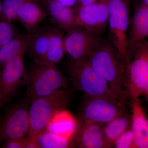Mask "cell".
I'll return each mask as SVG.
<instances>
[{
    "label": "cell",
    "mask_w": 148,
    "mask_h": 148,
    "mask_svg": "<svg viewBox=\"0 0 148 148\" xmlns=\"http://www.w3.org/2000/svg\"><path fill=\"white\" fill-rule=\"evenodd\" d=\"M94 71L107 81L112 90L125 103L127 93L123 61L110 41L101 40L87 58Z\"/></svg>",
    "instance_id": "obj_1"
},
{
    "label": "cell",
    "mask_w": 148,
    "mask_h": 148,
    "mask_svg": "<svg viewBox=\"0 0 148 148\" xmlns=\"http://www.w3.org/2000/svg\"><path fill=\"white\" fill-rule=\"evenodd\" d=\"M127 93L131 99L148 94V41L128 44L123 62Z\"/></svg>",
    "instance_id": "obj_2"
},
{
    "label": "cell",
    "mask_w": 148,
    "mask_h": 148,
    "mask_svg": "<svg viewBox=\"0 0 148 148\" xmlns=\"http://www.w3.org/2000/svg\"><path fill=\"white\" fill-rule=\"evenodd\" d=\"M27 95L29 100L50 95L67 88L70 79L56 66H50L34 61L26 70Z\"/></svg>",
    "instance_id": "obj_3"
},
{
    "label": "cell",
    "mask_w": 148,
    "mask_h": 148,
    "mask_svg": "<svg viewBox=\"0 0 148 148\" xmlns=\"http://www.w3.org/2000/svg\"><path fill=\"white\" fill-rule=\"evenodd\" d=\"M71 97V91L66 88L31 100L29 110V136L34 137L45 130L53 116L58 111L66 109Z\"/></svg>",
    "instance_id": "obj_4"
},
{
    "label": "cell",
    "mask_w": 148,
    "mask_h": 148,
    "mask_svg": "<svg viewBox=\"0 0 148 148\" xmlns=\"http://www.w3.org/2000/svg\"><path fill=\"white\" fill-rule=\"evenodd\" d=\"M70 81L85 95L113 99L125 104L110 87L106 80L94 71L87 59L72 62L69 70Z\"/></svg>",
    "instance_id": "obj_5"
},
{
    "label": "cell",
    "mask_w": 148,
    "mask_h": 148,
    "mask_svg": "<svg viewBox=\"0 0 148 148\" xmlns=\"http://www.w3.org/2000/svg\"><path fill=\"white\" fill-rule=\"evenodd\" d=\"M30 102L27 95L0 114V146L9 140L21 139L29 134Z\"/></svg>",
    "instance_id": "obj_6"
},
{
    "label": "cell",
    "mask_w": 148,
    "mask_h": 148,
    "mask_svg": "<svg viewBox=\"0 0 148 148\" xmlns=\"http://www.w3.org/2000/svg\"><path fill=\"white\" fill-rule=\"evenodd\" d=\"M110 42L119 57L125 61L127 53V30L130 24L129 0H107Z\"/></svg>",
    "instance_id": "obj_7"
},
{
    "label": "cell",
    "mask_w": 148,
    "mask_h": 148,
    "mask_svg": "<svg viewBox=\"0 0 148 148\" xmlns=\"http://www.w3.org/2000/svg\"><path fill=\"white\" fill-rule=\"evenodd\" d=\"M121 101L85 95L81 110L83 122L105 124L125 111Z\"/></svg>",
    "instance_id": "obj_8"
},
{
    "label": "cell",
    "mask_w": 148,
    "mask_h": 148,
    "mask_svg": "<svg viewBox=\"0 0 148 148\" xmlns=\"http://www.w3.org/2000/svg\"><path fill=\"white\" fill-rule=\"evenodd\" d=\"M66 32L64 36L65 53L72 62L87 59L102 39L100 35L79 26L73 27Z\"/></svg>",
    "instance_id": "obj_9"
},
{
    "label": "cell",
    "mask_w": 148,
    "mask_h": 148,
    "mask_svg": "<svg viewBox=\"0 0 148 148\" xmlns=\"http://www.w3.org/2000/svg\"><path fill=\"white\" fill-rule=\"evenodd\" d=\"M26 52L22 51L0 70V109L12 99L22 84L26 82L24 60Z\"/></svg>",
    "instance_id": "obj_10"
},
{
    "label": "cell",
    "mask_w": 148,
    "mask_h": 148,
    "mask_svg": "<svg viewBox=\"0 0 148 148\" xmlns=\"http://www.w3.org/2000/svg\"><path fill=\"white\" fill-rule=\"evenodd\" d=\"M75 9V26L83 27L97 34L100 35L104 32L109 18L107 0H98L90 4L78 7Z\"/></svg>",
    "instance_id": "obj_11"
},
{
    "label": "cell",
    "mask_w": 148,
    "mask_h": 148,
    "mask_svg": "<svg viewBox=\"0 0 148 148\" xmlns=\"http://www.w3.org/2000/svg\"><path fill=\"white\" fill-rule=\"evenodd\" d=\"M104 126V124L83 122L75 137L76 145L80 148H107Z\"/></svg>",
    "instance_id": "obj_12"
},
{
    "label": "cell",
    "mask_w": 148,
    "mask_h": 148,
    "mask_svg": "<svg viewBox=\"0 0 148 148\" xmlns=\"http://www.w3.org/2000/svg\"><path fill=\"white\" fill-rule=\"evenodd\" d=\"M131 126L134 148H148V120L139 98L131 99Z\"/></svg>",
    "instance_id": "obj_13"
},
{
    "label": "cell",
    "mask_w": 148,
    "mask_h": 148,
    "mask_svg": "<svg viewBox=\"0 0 148 148\" xmlns=\"http://www.w3.org/2000/svg\"><path fill=\"white\" fill-rule=\"evenodd\" d=\"M44 4L48 14L58 29L67 32L75 26V9L62 4L57 0H45Z\"/></svg>",
    "instance_id": "obj_14"
},
{
    "label": "cell",
    "mask_w": 148,
    "mask_h": 148,
    "mask_svg": "<svg viewBox=\"0 0 148 148\" xmlns=\"http://www.w3.org/2000/svg\"><path fill=\"white\" fill-rule=\"evenodd\" d=\"M42 3L29 2L18 9L17 19L29 32L38 28V27L47 16L48 13Z\"/></svg>",
    "instance_id": "obj_15"
},
{
    "label": "cell",
    "mask_w": 148,
    "mask_h": 148,
    "mask_svg": "<svg viewBox=\"0 0 148 148\" xmlns=\"http://www.w3.org/2000/svg\"><path fill=\"white\" fill-rule=\"evenodd\" d=\"M79 125L75 117L66 109L53 116L46 130L67 138L75 139Z\"/></svg>",
    "instance_id": "obj_16"
},
{
    "label": "cell",
    "mask_w": 148,
    "mask_h": 148,
    "mask_svg": "<svg viewBox=\"0 0 148 148\" xmlns=\"http://www.w3.org/2000/svg\"><path fill=\"white\" fill-rule=\"evenodd\" d=\"M51 28L48 27L37 28L27 35L26 51L34 61L40 62L47 52Z\"/></svg>",
    "instance_id": "obj_17"
},
{
    "label": "cell",
    "mask_w": 148,
    "mask_h": 148,
    "mask_svg": "<svg viewBox=\"0 0 148 148\" xmlns=\"http://www.w3.org/2000/svg\"><path fill=\"white\" fill-rule=\"evenodd\" d=\"M127 35L128 44L138 42L148 38V7L137 4Z\"/></svg>",
    "instance_id": "obj_18"
},
{
    "label": "cell",
    "mask_w": 148,
    "mask_h": 148,
    "mask_svg": "<svg viewBox=\"0 0 148 148\" xmlns=\"http://www.w3.org/2000/svg\"><path fill=\"white\" fill-rule=\"evenodd\" d=\"M63 31L58 28H52L47 52L40 63L50 66H56L65 53Z\"/></svg>",
    "instance_id": "obj_19"
},
{
    "label": "cell",
    "mask_w": 148,
    "mask_h": 148,
    "mask_svg": "<svg viewBox=\"0 0 148 148\" xmlns=\"http://www.w3.org/2000/svg\"><path fill=\"white\" fill-rule=\"evenodd\" d=\"M130 125L131 116L125 110L104 124V133L107 148L112 147L117 138L130 127Z\"/></svg>",
    "instance_id": "obj_20"
},
{
    "label": "cell",
    "mask_w": 148,
    "mask_h": 148,
    "mask_svg": "<svg viewBox=\"0 0 148 148\" xmlns=\"http://www.w3.org/2000/svg\"><path fill=\"white\" fill-rule=\"evenodd\" d=\"M39 148L73 147L75 139L45 130L34 137Z\"/></svg>",
    "instance_id": "obj_21"
},
{
    "label": "cell",
    "mask_w": 148,
    "mask_h": 148,
    "mask_svg": "<svg viewBox=\"0 0 148 148\" xmlns=\"http://www.w3.org/2000/svg\"><path fill=\"white\" fill-rule=\"evenodd\" d=\"M27 42V36L18 35L0 47V70L8 61L26 51Z\"/></svg>",
    "instance_id": "obj_22"
},
{
    "label": "cell",
    "mask_w": 148,
    "mask_h": 148,
    "mask_svg": "<svg viewBox=\"0 0 148 148\" xmlns=\"http://www.w3.org/2000/svg\"><path fill=\"white\" fill-rule=\"evenodd\" d=\"M45 0H4L2 18L11 22L17 19V12L19 8L29 2H37L45 3Z\"/></svg>",
    "instance_id": "obj_23"
},
{
    "label": "cell",
    "mask_w": 148,
    "mask_h": 148,
    "mask_svg": "<svg viewBox=\"0 0 148 148\" xmlns=\"http://www.w3.org/2000/svg\"><path fill=\"white\" fill-rule=\"evenodd\" d=\"M18 36L16 29L11 22L0 20V47Z\"/></svg>",
    "instance_id": "obj_24"
},
{
    "label": "cell",
    "mask_w": 148,
    "mask_h": 148,
    "mask_svg": "<svg viewBox=\"0 0 148 148\" xmlns=\"http://www.w3.org/2000/svg\"><path fill=\"white\" fill-rule=\"evenodd\" d=\"M134 138L131 126L120 135L114 143L116 148H134Z\"/></svg>",
    "instance_id": "obj_25"
},
{
    "label": "cell",
    "mask_w": 148,
    "mask_h": 148,
    "mask_svg": "<svg viewBox=\"0 0 148 148\" xmlns=\"http://www.w3.org/2000/svg\"><path fill=\"white\" fill-rule=\"evenodd\" d=\"M23 138L9 140L1 146L3 148H24Z\"/></svg>",
    "instance_id": "obj_26"
},
{
    "label": "cell",
    "mask_w": 148,
    "mask_h": 148,
    "mask_svg": "<svg viewBox=\"0 0 148 148\" xmlns=\"http://www.w3.org/2000/svg\"><path fill=\"white\" fill-rule=\"evenodd\" d=\"M24 148H39L34 137L29 136L23 138Z\"/></svg>",
    "instance_id": "obj_27"
},
{
    "label": "cell",
    "mask_w": 148,
    "mask_h": 148,
    "mask_svg": "<svg viewBox=\"0 0 148 148\" xmlns=\"http://www.w3.org/2000/svg\"><path fill=\"white\" fill-rule=\"evenodd\" d=\"M57 1L66 6L72 8L77 5L78 0H57Z\"/></svg>",
    "instance_id": "obj_28"
},
{
    "label": "cell",
    "mask_w": 148,
    "mask_h": 148,
    "mask_svg": "<svg viewBox=\"0 0 148 148\" xmlns=\"http://www.w3.org/2000/svg\"><path fill=\"white\" fill-rule=\"evenodd\" d=\"M97 1L98 0H78L77 7L82 6L88 5L95 2Z\"/></svg>",
    "instance_id": "obj_29"
},
{
    "label": "cell",
    "mask_w": 148,
    "mask_h": 148,
    "mask_svg": "<svg viewBox=\"0 0 148 148\" xmlns=\"http://www.w3.org/2000/svg\"><path fill=\"white\" fill-rule=\"evenodd\" d=\"M136 4H142L148 7V0H135Z\"/></svg>",
    "instance_id": "obj_30"
},
{
    "label": "cell",
    "mask_w": 148,
    "mask_h": 148,
    "mask_svg": "<svg viewBox=\"0 0 148 148\" xmlns=\"http://www.w3.org/2000/svg\"><path fill=\"white\" fill-rule=\"evenodd\" d=\"M3 9V1L1 0H0V18H2V16Z\"/></svg>",
    "instance_id": "obj_31"
},
{
    "label": "cell",
    "mask_w": 148,
    "mask_h": 148,
    "mask_svg": "<svg viewBox=\"0 0 148 148\" xmlns=\"http://www.w3.org/2000/svg\"><path fill=\"white\" fill-rule=\"evenodd\" d=\"M146 96H147V97L148 100V94H147V95H146Z\"/></svg>",
    "instance_id": "obj_32"
}]
</instances>
